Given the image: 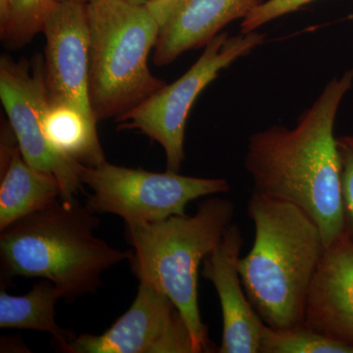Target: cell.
Listing matches in <instances>:
<instances>
[{
	"label": "cell",
	"instance_id": "18",
	"mask_svg": "<svg viewBox=\"0 0 353 353\" xmlns=\"http://www.w3.org/2000/svg\"><path fill=\"white\" fill-rule=\"evenodd\" d=\"M260 353H353V348L304 323L288 329H273L265 324Z\"/></svg>",
	"mask_w": 353,
	"mask_h": 353
},
{
	"label": "cell",
	"instance_id": "11",
	"mask_svg": "<svg viewBox=\"0 0 353 353\" xmlns=\"http://www.w3.org/2000/svg\"><path fill=\"white\" fill-rule=\"evenodd\" d=\"M243 245V233L233 223L202 262V277L214 285L222 309V341L218 353H260L265 323L241 282L239 262Z\"/></svg>",
	"mask_w": 353,
	"mask_h": 353
},
{
	"label": "cell",
	"instance_id": "21",
	"mask_svg": "<svg viewBox=\"0 0 353 353\" xmlns=\"http://www.w3.org/2000/svg\"><path fill=\"white\" fill-rule=\"evenodd\" d=\"M79 1H83L85 2L88 1V0H79ZM128 1L132 2V3H136V4H145L146 3V0H128Z\"/></svg>",
	"mask_w": 353,
	"mask_h": 353
},
{
	"label": "cell",
	"instance_id": "16",
	"mask_svg": "<svg viewBox=\"0 0 353 353\" xmlns=\"http://www.w3.org/2000/svg\"><path fill=\"white\" fill-rule=\"evenodd\" d=\"M62 299L57 285L39 281L31 292L15 296L0 292V328L26 329L46 332L52 336L60 352H65L76 334L61 328L55 321V304Z\"/></svg>",
	"mask_w": 353,
	"mask_h": 353
},
{
	"label": "cell",
	"instance_id": "2",
	"mask_svg": "<svg viewBox=\"0 0 353 353\" xmlns=\"http://www.w3.org/2000/svg\"><path fill=\"white\" fill-rule=\"evenodd\" d=\"M99 226L95 212L75 197H58L16 221L0 231L1 282L16 277L46 279L68 303L94 294L102 285V274L129 260L132 252L95 236Z\"/></svg>",
	"mask_w": 353,
	"mask_h": 353
},
{
	"label": "cell",
	"instance_id": "10",
	"mask_svg": "<svg viewBox=\"0 0 353 353\" xmlns=\"http://www.w3.org/2000/svg\"><path fill=\"white\" fill-rule=\"evenodd\" d=\"M43 32L50 99L72 104L95 120L88 99L90 37L85 2L58 0L46 17Z\"/></svg>",
	"mask_w": 353,
	"mask_h": 353
},
{
	"label": "cell",
	"instance_id": "7",
	"mask_svg": "<svg viewBox=\"0 0 353 353\" xmlns=\"http://www.w3.org/2000/svg\"><path fill=\"white\" fill-rule=\"evenodd\" d=\"M81 181L92 192L85 201L90 210L119 216L126 225L187 215L190 201L230 190L225 179L196 178L169 171L154 173L108 161L83 167Z\"/></svg>",
	"mask_w": 353,
	"mask_h": 353
},
{
	"label": "cell",
	"instance_id": "14",
	"mask_svg": "<svg viewBox=\"0 0 353 353\" xmlns=\"http://www.w3.org/2000/svg\"><path fill=\"white\" fill-rule=\"evenodd\" d=\"M0 169V231L61 197L57 179L28 163L19 145Z\"/></svg>",
	"mask_w": 353,
	"mask_h": 353
},
{
	"label": "cell",
	"instance_id": "5",
	"mask_svg": "<svg viewBox=\"0 0 353 353\" xmlns=\"http://www.w3.org/2000/svg\"><path fill=\"white\" fill-rule=\"evenodd\" d=\"M234 204L212 197L199 204L196 214L172 216L141 225H126L132 246L130 268L139 283L169 297L182 314L197 353L212 352L208 327L202 322L197 279L204 259L233 224Z\"/></svg>",
	"mask_w": 353,
	"mask_h": 353
},
{
	"label": "cell",
	"instance_id": "22",
	"mask_svg": "<svg viewBox=\"0 0 353 353\" xmlns=\"http://www.w3.org/2000/svg\"><path fill=\"white\" fill-rule=\"evenodd\" d=\"M8 0H0V13L6 9Z\"/></svg>",
	"mask_w": 353,
	"mask_h": 353
},
{
	"label": "cell",
	"instance_id": "8",
	"mask_svg": "<svg viewBox=\"0 0 353 353\" xmlns=\"http://www.w3.org/2000/svg\"><path fill=\"white\" fill-rule=\"evenodd\" d=\"M0 99L26 161L57 179L62 199H74L82 189L81 175L85 166L58 152L44 134L43 117L50 92L43 58L37 55L29 63L2 55Z\"/></svg>",
	"mask_w": 353,
	"mask_h": 353
},
{
	"label": "cell",
	"instance_id": "1",
	"mask_svg": "<svg viewBox=\"0 0 353 353\" xmlns=\"http://www.w3.org/2000/svg\"><path fill=\"white\" fill-rule=\"evenodd\" d=\"M352 85L350 69L325 85L296 126L267 128L250 136L246 146L245 166L253 192L303 209L319 227L325 248L345 236L334 124Z\"/></svg>",
	"mask_w": 353,
	"mask_h": 353
},
{
	"label": "cell",
	"instance_id": "12",
	"mask_svg": "<svg viewBox=\"0 0 353 353\" xmlns=\"http://www.w3.org/2000/svg\"><path fill=\"white\" fill-rule=\"evenodd\" d=\"M304 324L353 348V243L345 236L325 248Z\"/></svg>",
	"mask_w": 353,
	"mask_h": 353
},
{
	"label": "cell",
	"instance_id": "15",
	"mask_svg": "<svg viewBox=\"0 0 353 353\" xmlns=\"http://www.w3.org/2000/svg\"><path fill=\"white\" fill-rule=\"evenodd\" d=\"M97 122L67 102L50 99L43 129L50 145L85 167L106 161L97 130Z\"/></svg>",
	"mask_w": 353,
	"mask_h": 353
},
{
	"label": "cell",
	"instance_id": "13",
	"mask_svg": "<svg viewBox=\"0 0 353 353\" xmlns=\"http://www.w3.org/2000/svg\"><path fill=\"white\" fill-rule=\"evenodd\" d=\"M264 0H181L162 26L153 53L157 66L205 46L234 21L243 20Z\"/></svg>",
	"mask_w": 353,
	"mask_h": 353
},
{
	"label": "cell",
	"instance_id": "4",
	"mask_svg": "<svg viewBox=\"0 0 353 353\" xmlns=\"http://www.w3.org/2000/svg\"><path fill=\"white\" fill-rule=\"evenodd\" d=\"M180 0L136 4L88 0V99L97 122L120 120L167 85L153 76L148 57Z\"/></svg>",
	"mask_w": 353,
	"mask_h": 353
},
{
	"label": "cell",
	"instance_id": "9",
	"mask_svg": "<svg viewBox=\"0 0 353 353\" xmlns=\"http://www.w3.org/2000/svg\"><path fill=\"white\" fill-rule=\"evenodd\" d=\"M66 353H197L192 334L173 301L139 283L136 299L101 334L75 336Z\"/></svg>",
	"mask_w": 353,
	"mask_h": 353
},
{
	"label": "cell",
	"instance_id": "3",
	"mask_svg": "<svg viewBox=\"0 0 353 353\" xmlns=\"http://www.w3.org/2000/svg\"><path fill=\"white\" fill-rule=\"evenodd\" d=\"M248 215L254 241L239 262L246 296L271 328L303 324L309 290L326 248L319 227L303 209L254 192Z\"/></svg>",
	"mask_w": 353,
	"mask_h": 353
},
{
	"label": "cell",
	"instance_id": "19",
	"mask_svg": "<svg viewBox=\"0 0 353 353\" xmlns=\"http://www.w3.org/2000/svg\"><path fill=\"white\" fill-rule=\"evenodd\" d=\"M341 158V203L345 236L353 243V134L336 138Z\"/></svg>",
	"mask_w": 353,
	"mask_h": 353
},
{
	"label": "cell",
	"instance_id": "20",
	"mask_svg": "<svg viewBox=\"0 0 353 353\" xmlns=\"http://www.w3.org/2000/svg\"><path fill=\"white\" fill-rule=\"evenodd\" d=\"M316 0H265L248 17L241 21V32L259 31L262 26L299 10Z\"/></svg>",
	"mask_w": 353,
	"mask_h": 353
},
{
	"label": "cell",
	"instance_id": "6",
	"mask_svg": "<svg viewBox=\"0 0 353 353\" xmlns=\"http://www.w3.org/2000/svg\"><path fill=\"white\" fill-rule=\"evenodd\" d=\"M266 34L259 31L227 32L211 39L199 59L175 82L121 118V128L137 129L157 141L166 154L167 171L179 173L185 159V134L188 117L194 102L220 72L250 54L264 43Z\"/></svg>",
	"mask_w": 353,
	"mask_h": 353
},
{
	"label": "cell",
	"instance_id": "23",
	"mask_svg": "<svg viewBox=\"0 0 353 353\" xmlns=\"http://www.w3.org/2000/svg\"><path fill=\"white\" fill-rule=\"evenodd\" d=\"M148 2L158 1V0H146Z\"/></svg>",
	"mask_w": 353,
	"mask_h": 353
},
{
	"label": "cell",
	"instance_id": "17",
	"mask_svg": "<svg viewBox=\"0 0 353 353\" xmlns=\"http://www.w3.org/2000/svg\"><path fill=\"white\" fill-rule=\"evenodd\" d=\"M58 0H8L0 13V38L7 48L17 50L43 32L46 17Z\"/></svg>",
	"mask_w": 353,
	"mask_h": 353
}]
</instances>
